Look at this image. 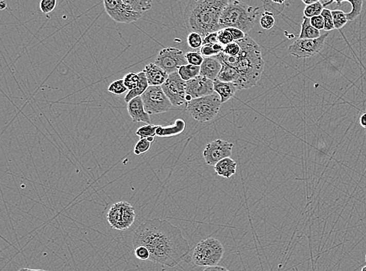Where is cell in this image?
I'll return each instance as SVG.
<instances>
[{
	"label": "cell",
	"instance_id": "6da1fadb",
	"mask_svg": "<svg viewBox=\"0 0 366 271\" xmlns=\"http://www.w3.org/2000/svg\"><path fill=\"white\" fill-rule=\"evenodd\" d=\"M132 242L135 248H148L149 260L163 266L175 267L180 262L192 260L189 244L181 230L167 220H148L136 229Z\"/></svg>",
	"mask_w": 366,
	"mask_h": 271
},
{
	"label": "cell",
	"instance_id": "7a4b0ae2",
	"mask_svg": "<svg viewBox=\"0 0 366 271\" xmlns=\"http://www.w3.org/2000/svg\"><path fill=\"white\" fill-rule=\"evenodd\" d=\"M236 43L241 46L236 57H229L223 52L216 57L221 64L233 67L239 74V81L234 82L239 90L248 89L256 85L263 75L265 63L262 49L248 34Z\"/></svg>",
	"mask_w": 366,
	"mask_h": 271
},
{
	"label": "cell",
	"instance_id": "3957f363",
	"mask_svg": "<svg viewBox=\"0 0 366 271\" xmlns=\"http://www.w3.org/2000/svg\"><path fill=\"white\" fill-rule=\"evenodd\" d=\"M228 0H194L185 10V22L188 29L205 38L221 31L219 20Z\"/></svg>",
	"mask_w": 366,
	"mask_h": 271
},
{
	"label": "cell",
	"instance_id": "277c9868",
	"mask_svg": "<svg viewBox=\"0 0 366 271\" xmlns=\"http://www.w3.org/2000/svg\"><path fill=\"white\" fill-rule=\"evenodd\" d=\"M260 10L242 1H229L219 20L221 29L239 28L247 34L254 27Z\"/></svg>",
	"mask_w": 366,
	"mask_h": 271
},
{
	"label": "cell",
	"instance_id": "5b68a950",
	"mask_svg": "<svg viewBox=\"0 0 366 271\" xmlns=\"http://www.w3.org/2000/svg\"><path fill=\"white\" fill-rule=\"evenodd\" d=\"M221 99L217 93L192 99L187 102L186 111L197 121L209 122L217 116L221 110Z\"/></svg>",
	"mask_w": 366,
	"mask_h": 271
},
{
	"label": "cell",
	"instance_id": "8992f818",
	"mask_svg": "<svg viewBox=\"0 0 366 271\" xmlns=\"http://www.w3.org/2000/svg\"><path fill=\"white\" fill-rule=\"evenodd\" d=\"M224 248L222 243L214 238L201 241L193 251V263L198 266H215L222 260Z\"/></svg>",
	"mask_w": 366,
	"mask_h": 271
},
{
	"label": "cell",
	"instance_id": "52a82bcc",
	"mask_svg": "<svg viewBox=\"0 0 366 271\" xmlns=\"http://www.w3.org/2000/svg\"><path fill=\"white\" fill-rule=\"evenodd\" d=\"M106 218L111 227L118 231H125L135 222V209L130 203L118 202L111 206Z\"/></svg>",
	"mask_w": 366,
	"mask_h": 271
},
{
	"label": "cell",
	"instance_id": "ba28073f",
	"mask_svg": "<svg viewBox=\"0 0 366 271\" xmlns=\"http://www.w3.org/2000/svg\"><path fill=\"white\" fill-rule=\"evenodd\" d=\"M141 99L149 115L167 112L173 106L161 86H149Z\"/></svg>",
	"mask_w": 366,
	"mask_h": 271
},
{
	"label": "cell",
	"instance_id": "9c48e42d",
	"mask_svg": "<svg viewBox=\"0 0 366 271\" xmlns=\"http://www.w3.org/2000/svg\"><path fill=\"white\" fill-rule=\"evenodd\" d=\"M155 64L169 75L178 71L182 66L188 64L185 52L177 48L173 47L162 49L158 54Z\"/></svg>",
	"mask_w": 366,
	"mask_h": 271
},
{
	"label": "cell",
	"instance_id": "30bf717a",
	"mask_svg": "<svg viewBox=\"0 0 366 271\" xmlns=\"http://www.w3.org/2000/svg\"><path fill=\"white\" fill-rule=\"evenodd\" d=\"M329 32L322 34L319 39H299L295 41L288 48L289 52L298 59L309 58L321 52L324 46Z\"/></svg>",
	"mask_w": 366,
	"mask_h": 271
},
{
	"label": "cell",
	"instance_id": "8fae6325",
	"mask_svg": "<svg viewBox=\"0 0 366 271\" xmlns=\"http://www.w3.org/2000/svg\"><path fill=\"white\" fill-rule=\"evenodd\" d=\"M161 87L173 106L186 105V81L180 78L178 72L169 75Z\"/></svg>",
	"mask_w": 366,
	"mask_h": 271
},
{
	"label": "cell",
	"instance_id": "7c38bea8",
	"mask_svg": "<svg viewBox=\"0 0 366 271\" xmlns=\"http://www.w3.org/2000/svg\"><path fill=\"white\" fill-rule=\"evenodd\" d=\"M103 4L108 15L118 23H133L142 16L141 13L134 11L132 7L125 4L123 0L104 1Z\"/></svg>",
	"mask_w": 366,
	"mask_h": 271
},
{
	"label": "cell",
	"instance_id": "4fadbf2b",
	"mask_svg": "<svg viewBox=\"0 0 366 271\" xmlns=\"http://www.w3.org/2000/svg\"><path fill=\"white\" fill-rule=\"evenodd\" d=\"M233 148V143L224 140L216 139L208 143L203 151L206 164L214 167L222 159L230 157Z\"/></svg>",
	"mask_w": 366,
	"mask_h": 271
},
{
	"label": "cell",
	"instance_id": "5bb4252c",
	"mask_svg": "<svg viewBox=\"0 0 366 271\" xmlns=\"http://www.w3.org/2000/svg\"><path fill=\"white\" fill-rule=\"evenodd\" d=\"M213 93H215L214 81L205 77L199 75L194 79L186 81L187 102L192 99L210 96Z\"/></svg>",
	"mask_w": 366,
	"mask_h": 271
},
{
	"label": "cell",
	"instance_id": "9a60e30c",
	"mask_svg": "<svg viewBox=\"0 0 366 271\" xmlns=\"http://www.w3.org/2000/svg\"><path fill=\"white\" fill-rule=\"evenodd\" d=\"M127 111L129 116L132 118V121L143 122V123H150V115L146 112L144 109L141 96L135 98L127 103Z\"/></svg>",
	"mask_w": 366,
	"mask_h": 271
},
{
	"label": "cell",
	"instance_id": "2e32d148",
	"mask_svg": "<svg viewBox=\"0 0 366 271\" xmlns=\"http://www.w3.org/2000/svg\"><path fill=\"white\" fill-rule=\"evenodd\" d=\"M149 86H162L168 78L169 75L155 63L145 66L144 70Z\"/></svg>",
	"mask_w": 366,
	"mask_h": 271
},
{
	"label": "cell",
	"instance_id": "e0dca14e",
	"mask_svg": "<svg viewBox=\"0 0 366 271\" xmlns=\"http://www.w3.org/2000/svg\"><path fill=\"white\" fill-rule=\"evenodd\" d=\"M200 68L201 76L214 81L217 79L218 75L222 69V64L216 57H206Z\"/></svg>",
	"mask_w": 366,
	"mask_h": 271
},
{
	"label": "cell",
	"instance_id": "ac0fdd59",
	"mask_svg": "<svg viewBox=\"0 0 366 271\" xmlns=\"http://www.w3.org/2000/svg\"><path fill=\"white\" fill-rule=\"evenodd\" d=\"M214 90L215 93L219 95L221 102H227L234 96L235 93L239 90V86L234 82H224V81L216 80L214 81Z\"/></svg>",
	"mask_w": 366,
	"mask_h": 271
},
{
	"label": "cell",
	"instance_id": "d6986e66",
	"mask_svg": "<svg viewBox=\"0 0 366 271\" xmlns=\"http://www.w3.org/2000/svg\"><path fill=\"white\" fill-rule=\"evenodd\" d=\"M216 174L225 178H230L236 174V162L230 157L225 158L214 166Z\"/></svg>",
	"mask_w": 366,
	"mask_h": 271
},
{
	"label": "cell",
	"instance_id": "ffe728a7",
	"mask_svg": "<svg viewBox=\"0 0 366 271\" xmlns=\"http://www.w3.org/2000/svg\"><path fill=\"white\" fill-rule=\"evenodd\" d=\"M185 125H186L185 122L181 119H178L173 124L167 127L159 125L156 129V136L162 137V138L175 136L185 131Z\"/></svg>",
	"mask_w": 366,
	"mask_h": 271
},
{
	"label": "cell",
	"instance_id": "44dd1931",
	"mask_svg": "<svg viewBox=\"0 0 366 271\" xmlns=\"http://www.w3.org/2000/svg\"><path fill=\"white\" fill-rule=\"evenodd\" d=\"M138 74V76H139V84H138L136 88L128 91V93H126L124 97V101L126 103H128L135 98L142 96L145 93L146 90L149 88V82H148L147 78H146L145 74L144 73L143 70Z\"/></svg>",
	"mask_w": 366,
	"mask_h": 271
},
{
	"label": "cell",
	"instance_id": "7402d4cb",
	"mask_svg": "<svg viewBox=\"0 0 366 271\" xmlns=\"http://www.w3.org/2000/svg\"><path fill=\"white\" fill-rule=\"evenodd\" d=\"M321 35L322 34H320V31L316 29L311 25L309 18L303 16V22L301 23L299 39H319Z\"/></svg>",
	"mask_w": 366,
	"mask_h": 271
},
{
	"label": "cell",
	"instance_id": "603a6c76",
	"mask_svg": "<svg viewBox=\"0 0 366 271\" xmlns=\"http://www.w3.org/2000/svg\"><path fill=\"white\" fill-rule=\"evenodd\" d=\"M239 74L234 68L226 65V64H222V69H221L216 80L224 81V82H236L239 81Z\"/></svg>",
	"mask_w": 366,
	"mask_h": 271
},
{
	"label": "cell",
	"instance_id": "cb8c5ba5",
	"mask_svg": "<svg viewBox=\"0 0 366 271\" xmlns=\"http://www.w3.org/2000/svg\"><path fill=\"white\" fill-rule=\"evenodd\" d=\"M200 71H201L200 67L187 64V65L180 67L177 72L184 81H188L199 76Z\"/></svg>",
	"mask_w": 366,
	"mask_h": 271
},
{
	"label": "cell",
	"instance_id": "d4e9b609",
	"mask_svg": "<svg viewBox=\"0 0 366 271\" xmlns=\"http://www.w3.org/2000/svg\"><path fill=\"white\" fill-rule=\"evenodd\" d=\"M335 3L338 5V7H340V4H344V3H349L352 5V11L347 13V19L349 22H352L354 20L356 19L361 14V10H362V0H349V1L345 0V1H335Z\"/></svg>",
	"mask_w": 366,
	"mask_h": 271
},
{
	"label": "cell",
	"instance_id": "484cf974",
	"mask_svg": "<svg viewBox=\"0 0 366 271\" xmlns=\"http://www.w3.org/2000/svg\"><path fill=\"white\" fill-rule=\"evenodd\" d=\"M125 4L130 6L134 11L142 14L153 7V2L149 0H123Z\"/></svg>",
	"mask_w": 366,
	"mask_h": 271
},
{
	"label": "cell",
	"instance_id": "4316f807",
	"mask_svg": "<svg viewBox=\"0 0 366 271\" xmlns=\"http://www.w3.org/2000/svg\"><path fill=\"white\" fill-rule=\"evenodd\" d=\"M265 12L276 15L281 14L284 11V8L288 5L287 2H276V1H265Z\"/></svg>",
	"mask_w": 366,
	"mask_h": 271
},
{
	"label": "cell",
	"instance_id": "83f0119b",
	"mask_svg": "<svg viewBox=\"0 0 366 271\" xmlns=\"http://www.w3.org/2000/svg\"><path fill=\"white\" fill-rule=\"evenodd\" d=\"M224 47V46L221 45V43L203 45L201 49H200V53L204 57V58L216 57V56L219 55L221 52H223Z\"/></svg>",
	"mask_w": 366,
	"mask_h": 271
},
{
	"label": "cell",
	"instance_id": "f1b7e54d",
	"mask_svg": "<svg viewBox=\"0 0 366 271\" xmlns=\"http://www.w3.org/2000/svg\"><path fill=\"white\" fill-rule=\"evenodd\" d=\"M332 16L335 29H341L349 22L347 19V13H344L343 10H332Z\"/></svg>",
	"mask_w": 366,
	"mask_h": 271
},
{
	"label": "cell",
	"instance_id": "f546056e",
	"mask_svg": "<svg viewBox=\"0 0 366 271\" xmlns=\"http://www.w3.org/2000/svg\"><path fill=\"white\" fill-rule=\"evenodd\" d=\"M156 129L157 126L149 123L139 128L137 130L136 135L141 138H155L156 136Z\"/></svg>",
	"mask_w": 366,
	"mask_h": 271
},
{
	"label": "cell",
	"instance_id": "4dcf8cb0",
	"mask_svg": "<svg viewBox=\"0 0 366 271\" xmlns=\"http://www.w3.org/2000/svg\"><path fill=\"white\" fill-rule=\"evenodd\" d=\"M323 9L324 7L322 6L321 1H316L315 4L305 7V10H304V16L311 19L314 16H319L322 13Z\"/></svg>",
	"mask_w": 366,
	"mask_h": 271
},
{
	"label": "cell",
	"instance_id": "1f68e13d",
	"mask_svg": "<svg viewBox=\"0 0 366 271\" xmlns=\"http://www.w3.org/2000/svg\"><path fill=\"white\" fill-rule=\"evenodd\" d=\"M123 80L125 86L129 91L136 88L139 84V76H138V74L135 73V72L126 74L123 77Z\"/></svg>",
	"mask_w": 366,
	"mask_h": 271
},
{
	"label": "cell",
	"instance_id": "d6a6232c",
	"mask_svg": "<svg viewBox=\"0 0 366 271\" xmlns=\"http://www.w3.org/2000/svg\"><path fill=\"white\" fill-rule=\"evenodd\" d=\"M127 90L126 87L125 86L123 79H118L113 81L109 86L108 87V92L112 93V94L116 95V96L123 94V93H126Z\"/></svg>",
	"mask_w": 366,
	"mask_h": 271
},
{
	"label": "cell",
	"instance_id": "836d02e7",
	"mask_svg": "<svg viewBox=\"0 0 366 271\" xmlns=\"http://www.w3.org/2000/svg\"><path fill=\"white\" fill-rule=\"evenodd\" d=\"M185 57L188 64L197 66V67H201L205 59L200 52H188V53L185 54Z\"/></svg>",
	"mask_w": 366,
	"mask_h": 271
},
{
	"label": "cell",
	"instance_id": "e575fe53",
	"mask_svg": "<svg viewBox=\"0 0 366 271\" xmlns=\"http://www.w3.org/2000/svg\"><path fill=\"white\" fill-rule=\"evenodd\" d=\"M188 44L191 49L202 48L203 45V38L196 32H191L188 35Z\"/></svg>",
	"mask_w": 366,
	"mask_h": 271
},
{
	"label": "cell",
	"instance_id": "d590c367",
	"mask_svg": "<svg viewBox=\"0 0 366 271\" xmlns=\"http://www.w3.org/2000/svg\"><path fill=\"white\" fill-rule=\"evenodd\" d=\"M275 17L271 13L264 12L260 18V25L263 29L270 30L275 25Z\"/></svg>",
	"mask_w": 366,
	"mask_h": 271
},
{
	"label": "cell",
	"instance_id": "8d00e7d4",
	"mask_svg": "<svg viewBox=\"0 0 366 271\" xmlns=\"http://www.w3.org/2000/svg\"><path fill=\"white\" fill-rule=\"evenodd\" d=\"M321 16L324 19L325 28L324 30L326 31H331L335 29L334 25V20H333L332 10H329L327 8L323 9Z\"/></svg>",
	"mask_w": 366,
	"mask_h": 271
},
{
	"label": "cell",
	"instance_id": "74e56055",
	"mask_svg": "<svg viewBox=\"0 0 366 271\" xmlns=\"http://www.w3.org/2000/svg\"><path fill=\"white\" fill-rule=\"evenodd\" d=\"M151 146H152V142L149 141V139H147V138H141L135 144L134 153H135V154L138 155H138L143 154V153L149 151V149L151 148Z\"/></svg>",
	"mask_w": 366,
	"mask_h": 271
},
{
	"label": "cell",
	"instance_id": "f35d334b",
	"mask_svg": "<svg viewBox=\"0 0 366 271\" xmlns=\"http://www.w3.org/2000/svg\"><path fill=\"white\" fill-rule=\"evenodd\" d=\"M218 41H219V43H221V44L224 46H227V45L230 44V43L234 42L233 36H232V34H230V31H229L227 28L218 31Z\"/></svg>",
	"mask_w": 366,
	"mask_h": 271
},
{
	"label": "cell",
	"instance_id": "ab89813d",
	"mask_svg": "<svg viewBox=\"0 0 366 271\" xmlns=\"http://www.w3.org/2000/svg\"><path fill=\"white\" fill-rule=\"evenodd\" d=\"M240 52L241 46L236 42H233V43L224 46V50H223V52L229 57H236L240 53Z\"/></svg>",
	"mask_w": 366,
	"mask_h": 271
},
{
	"label": "cell",
	"instance_id": "60d3db41",
	"mask_svg": "<svg viewBox=\"0 0 366 271\" xmlns=\"http://www.w3.org/2000/svg\"><path fill=\"white\" fill-rule=\"evenodd\" d=\"M57 5V2L56 0H42L40 3V9L42 13L49 14L55 10Z\"/></svg>",
	"mask_w": 366,
	"mask_h": 271
},
{
	"label": "cell",
	"instance_id": "b9f144b4",
	"mask_svg": "<svg viewBox=\"0 0 366 271\" xmlns=\"http://www.w3.org/2000/svg\"><path fill=\"white\" fill-rule=\"evenodd\" d=\"M135 255L137 259L141 260H149L150 257L149 250L144 246H138L135 248Z\"/></svg>",
	"mask_w": 366,
	"mask_h": 271
},
{
	"label": "cell",
	"instance_id": "7bdbcfd3",
	"mask_svg": "<svg viewBox=\"0 0 366 271\" xmlns=\"http://www.w3.org/2000/svg\"><path fill=\"white\" fill-rule=\"evenodd\" d=\"M310 22H311V25H313L316 29L319 30V31H321V30H324V19H323V17H322L321 15L311 18V19H310Z\"/></svg>",
	"mask_w": 366,
	"mask_h": 271
},
{
	"label": "cell",
	"instance_id": "ee69618b",
	"mask_svg": "<svg viewBox=\"0 0 366 271\" xmlns=\"http://www.w3.org/2000/svg\"><path fill=\"white\" fill-rule=\"evenodd\" d=\"M227 29L230 31V34L233 36L234 42L242 40V39L246 37L247 34H245V32H243L242 30L239 29V28H227Z\"/></svg>",
	"mask_w": 366,
	"mask_h": 271
},
{
	"label": "cell",
	"instance_id": "f6af8a7d",
	"mask_svg": "<svg viewBox=\"0 0 366 271\" xmlns=\"http://www.w3.org/2000/svg\"><path fill=\"white\" fill-rule=\"evenodd\" d=\"M216 43H219L218 32L212 33L203 38V45L216 44Z\"/></svg>",
	"mask_w": 366,
	"mask_h": 271
},
{
	"label": "cell",
	"instance_id": "bcb514c9",
	"mask_svg": "<svg viewBox=\"0 0 366 271\" xmlns=\"http://www.w3.org/2000/svg\"><path fill=\"white\" fill-rule=\"evenodd\" d=\"M203 271H229L228 269H226L224 266H208Z\"/></svg>",
	"mask_w": 366,
	"mask_h": 271
},
{
	"label": "cell",
	"instance_id": "7dc6e473",
	"mask_svg": "<svg viewBox=\"0 0 366 271\" xmlns=\"http://www.w3.org/2000/svg\"><path fill=\"white\" fill-rule=\"evenodd\" d=\"M359 123L363 129H366V112L360 117Z\"/></svg>",
	"mask_w": 366,
	"mask_h": 271
},
{
	"label": "cell",
	"instance_id": "c3c4849f",
	"mask_svg": "<svg viewBox=\"0 0 366 271\" xmlns=\"http://www.w3.org/2000/svg\"><path fill=\"white\" fill-rule=\"evenodd\" d=\"M316 2V0H302V3L305 4L306 7L307 6L312 5V4H315Z\"/></svg>",
	"mask_w": 366,
	"mask_h": 271
},
{
	"label": "cell",
	"instance_id": "681fc988",
	"mask_svg": "<svg viewBox=\"0 0 366 271\" xmlns=\"http://www.w3.org/2000/svg\"><path fill=\"white\" fill-rule=\"evenodd\" d=\"M18 271H49L44 270V269H29V268H21Z\"/></svg>",
	"mask_w": 366,
	"mask_h": 271
},
{
	"label": "cell",
	"instance_id": "f907efd6",
	"mask_svg": "<svg viewBox=\"0 0 366 271\" xmlns=\"http://www.w3.org/2000/svg\"><path fill=\"white\" fill-rule=\"evenodd\" d=\"M7 4L6 1H0V10H4V9L7 8Z\"/></svg>",
	"mask_w": 366,
	"mask_h": 271
},
{
	"label": "cell",
	"instance_id": "816d5d0a",
	"mask_svg": "<svg viewBox=\"0 0 366 271\" xmlns=\"http://www.w3.org/2000/svg\"><path fill=\"white\" fill-rule=\"evenodd\" d=\"M321 3H322L323 7H327V6L331 5V4H334V3H335V1H321Z\"/></svg>",
	"mask_w": 366,
	"mask_h": 271
},
{
	"label": "cell",
	"instance_id": "f5cc1de1",
	"mask_svg": "<svg viewBox=\"0 0 366 271\" xmlns=\"http://www.w3.org/2000/svg\"><path fill=\"white\" fill-rule=\"evenodd\" d=\"M361 271H366V266H363L362 269Z\"/></svg>",
	"mask_w": 366,
	"mask_h": 271
},
{
	"label": "cell",
	"instance_id": "db71d44e",
	"mask_svg": "<svg viewBox=\"0 0 366 271\" xmlns=\"http://www.w3.org/2000/svg\"><path fill=\"white\" fill-rule=\"evenodd\" d=\"M365 263H366V255H365Z\"/></svg>",
	"mask_w": 366,
	"mask_h": 271
}]
</instances>
